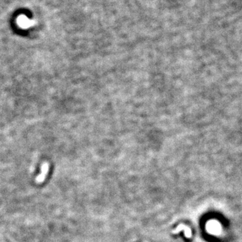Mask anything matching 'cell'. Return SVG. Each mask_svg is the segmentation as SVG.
Segmentation results:
<instances>
[{
    "mask_svg": "<svg viewBox=\"0 0 242 242\" xmlns=\"http://www.w3.org/2000/svg\"><path fill=\"white\" fill-rule=\"evenodd\" d=\"M48 166L47 163H45L44 164H42V171H41L40 175L38 176L36 179V181L37 182H42L45 180V176L48 171Z\"/></svg>",
    "mask_w": 242,
    "mask_h": 242,
    "instance_id": "1",
    "label": "cell"
},
{
    "mask_svg": "<svg viewBox=\"0 0 242 242\" xmlns=\"http://www.w3.org/2000/svg\"><path fill=\"white\" fill-rule=\"evenodd\" d=\"M18 22L20 24V26H22V27H23V28H26V27L28 28L32 24V22L29 20L28 18H26V17H24V16L20 17V18H19Z\"/></svg>",
    "mask_w": 242,
    "mask_h": 242,
    "instance_id": "2",
    "label": "cell"
}]
</instances>
